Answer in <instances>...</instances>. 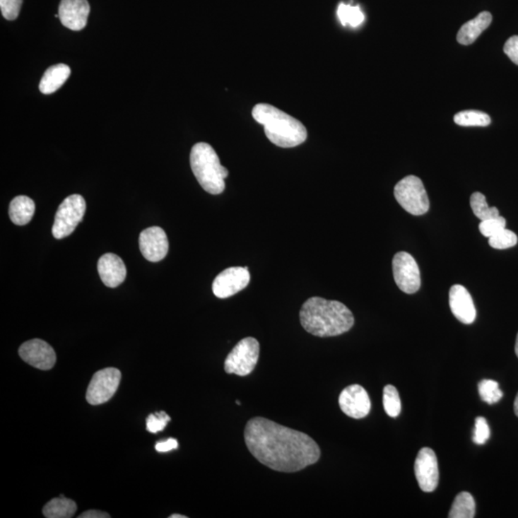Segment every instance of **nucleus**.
Returning a JSON list of instances; mask_svg holds the SVG:
<instances>
[{
  "mask_svg": "<svg viewBox=\"0 0 518 518\" xmlns=\"http://www.w3.org/2000/svg\"><path fill=\"white\" fill-rule=\"evenodd\" d=\"M488 244L491 248L505 249L512 248L517 244V236L512 230L505 229L488 238Z\"/></svg>",
  "mask_w": 518,
  "mask_h": 518,
  "instance_id": "nucleus-28",
  "label": "nucleus"
},
{
  "mask_svg": "<svg viewBox=\"0 0 518 518\" xmlns=\"http://www.w3.org/2000/svg\"><path fill=\"white\" fill-rule=\"evenodd\" d=\"M169 517H170V518H187V517H184V515L177 514H172Z\"/></svg>",
  "mask_w": 518,
  "mask_h": 518,
  "instance_id": "nucleus-37",
  "label": "nucleus"
},
{
  "mask_svg": "<svg viewBox=\"0 0 518 518\" xmlns=\"http://www.w3.org/2000/svg\"><path fill=\"white\" fill-rule=\"evenodd\" d=\"M383 406L389 417L396 418L401 412V401L399 392L393 385H387L383 390Z\"/></svg>",
  "mask_w": 518,
  "mask_h": 518,
  "instance_id": "nucleus-26",
  "label": "nucleus"
},
{
  "mask_svg": "<svg viewBox=\"0 0 518 518\" xmlns=\"http://www.w3.org/2000/svg\"><path fill=\"white\" fill-rule=\"evenodd\" d=\"M122 380V372L115 367L99 370L88 384L87 401L91 405H101L109 401L117 393Z\"/></svg>",
  "mask_w": 518,
  "mask_h": 518,
  "instance_id": "nucleus-8",
  "label": "nucleus"
},
{
  "mask_svg": "<svg viewBox=\"0 0 518 518\" xmlns=\"http://www.w3.org/2000/svg\"><path fill=\"white\" fill-rule=\"evenodd\" d=\"M36 206L28 196H18L10 204L9 216L14 224L24 225L33 218Z\"/></svg>",
  "mask_w": 518,
  "mask_h": 518,
  "instance_id": "nucleus-20",
  "label": "nucleus"
},
{
  "mask_svg": "<svg viewBox=\"0 0 518 518\" xmlns=\"http://www.w3.org/2000/svg\"><path fill=\"white\" fill-rule=\"evenodd\" d=\"M300 324L317 337H334L346 334L354 324L353 312L343 303L312 297L300 311Z\"/></svg>",
  "mask_w": 518,
  "mask_h": 518,
  "instance_id": "nucleus-2",
  "label": "nucleus"
},
{
  "mask_svg": "<svg viewBox=\"0 0 518 518\" xmlns=\"http://www.w3.org/2000/svg\"><path fill=\"white\" fill-rule=\"evenodd\" d=\"M80 518H109L111 515L107 512L96 511V510H90V511L83 512L79 517Z\"/></svg>",
  "mask_w": 518,
  "mask_h": 518,
  "instance_id": "nucleus-35",
  "label": "nucleus"
},
{
  "mask_svg": "<svg viewBox=\"0 0 518 518\" xmlns=\"http://www.w3.org/2000/svg\"><path fill=\"white\" fill-rule=\"evenodd\" d=\"M71 69L64 64L50 66L42 76L40 83V90L44 95H51L57 91L71 76Z\"/></svg>",
  "mask_w": 518,
  "mask_h": 518,
  "instance_id": "nucleus-19",
  "label": "nucleus"
},
{
  "mask_svg": "<svg viewBox=\"0 0 518 518\" xmlns=\"http://www.w3.org/2000/svg\"><path fill=\"white\" fill-rule=\"evenodd\" d=\"M493 21V16L488 12H482L476 18L464 23L460 28L457 35V41L463 45L473 44L483 33L490 25Z\"/></svg>",
  "mask_w": 518,
  "mask_h": 518,
  "instance_id": "nucleus-18",
  "label": "nucleus"
},
{
  "mask_svg": "<svg viewBox=\"0 0 518 518\" xmlns=\"http://www.w3.org/2000/svg\"><path fill=\"white\" fill-rule=\"evenodd\" d=\"M393 273L397 287L404 293L414 294L420 290V268L414 257L408 252H399L394 257Z\"/></svg>",
  "mask_w": 518,
  "mask_h": 518,
  "instance_id": "nucleus-9",
  "label": "nucleus"
},
{
  "mask_svg": "<svg viewBox=\"0 0 518 518\" xmlns=\"http://www.w3.org/2000/svg\"><path fill=\"white\" fill-rule=\"evenodd\" d=\"M139 248L142 256L149 261H160L167 256L169 249L167 235L162 228H148L139 236Z\"/></svg>",
  "mask_w": 518,
  "mask_h": 518,
  "instance_id": "nucleus-14",
  "label": "nucleus"
},
{
  "mask_svg": "<svg viewBox=\"0 0 518 518\" xmlns=\"http://www.w3.org/2000/svg\"><path fill=\"white\" fill-rule=\"evenodd\" d=\"M23 0H0L1 14L7 20H15L20 12Z\"/></svg>",
  "mask_w": 518,
  "mask_h": 518,
  "instance_id": "nucleus-32",
  "label": "nucleus"
},
{
  "mask_svg": "<svg viewBox=\"0 0 518 518\" xmlns=\"http://www.w3.org/2000/svg\"><path fill=\"white\" fill-rule=\"evenodd\" d=\"M394 194L397 203L412 216H423L430 208L428 193L418 177L407 176L397 182Z\"/></svg>",
  "mask_w": 518,
  "mask_h": 518,
  "instance_id": "nucleus-5",
  "label": "nucleus"
},
{
  "mask_svg": "<svg viewBox=\"0 0 518 518\" xmlns=\"http://www.w3.org/2000/svg\"><path fill=\"white\" fill-rule=\"evenodd\" d=\"M176 448H178V442L175 439H172V437L166 440V441L157 442V445H155V450L160 453L168 452V451L176 449Z\"/></svg>",
  "mask_w": 518,
  "mask_h": 518,
  "instance_id": "nucleus-34",
  "label": "nucleus"
},
{
  "mask_svg": "<svg viewBox=\"0 0 518 518\" xmlns=\"http://www.w3.org/2000/svg\"><path fill=\"white\" fill-rule=\"evenodd\" d=\"M415 474L418 485L424 493H432L439 484V466L437 456L431 448L420 450L415 461Z\"/></svg>",
  "mask_w": 518,
  "mask_h": 518,
  "instance_id": "nucleus-11",
  "label": "nucleus"
},
{
  "mask_svg": "<svg viewBox=\"0 0 518 518\" xmlns=\"http://www.w3.org/2000/svg\"><path fill=\"white\" fill-rule=\"evenodd\" d=\"M86 201L81 195L73 194L64 199L56 213L52 235L56 239L68 237L82 221L86 212Z\"/></svg>",
  "mask_w": 518,
  "mask_h": 518,
  "instance_id": "nucleus-7",
  "label": "nucleus"
},
{
  "mask_svg": "<svg viewBox=\"0 0 518 518\" xmlns=\"http://www.w3.org/2000/svg\"><path fill=\"white\" fill-rule=\"evenodd\" d=\"M475 517V501L473 496L466 491L459 493L456 496L451 507L448 517L472 518Z\"/></svg>",
  "mask_w": 518,
  "mask_h": 518,
  "instance_id": "nucleus-22",
  "label": "nucleus"
},
{
  "mask_svg": "<svg viewBox=\"0 0 518 518\" xmlns=\"http://www.w3.org/2000/svg\"><path fill=\"white\" fill-rule=\"evenodd\" d=\"M76 511L77 505L73 500L60 495L45 505L42 514L47 518H69L73 517Z\"/></svg>",
  "mask_w": 518,
  "mask_h": 518,
  "instance_id": "nucleus-21",
  "label": "nucleus"
},
{
  "mask_svg": "<svg viewBox=\"0 0 518 518\" xmlns=\"http://www.w3.org/2000/svg\"><path fill=\"white\" fill-rule=\"evenodd\" d=\"M478 390L482 401L490 405L498 404L503 397V392L499 388L498 382L495 380H482L478 385Z\"/></svg>",
  "mask_w": 518,
  "mask_h": 518,
  "instance_id": "nucleus-27",
  "label": "nucleus"
},
{
  "mask_svg": "<svg viewBox=\"0 0 518 518\" xmlns=\"http://www.w3.org/2000/svg\"><path fill=\"white\" fill-rule=\"evenodd\" d=\"M259 343L256 338H244L236 343L225 358V372L238 377H246L252 374L259 362Z\"/></svg>",
  "mask_w": 518,
  "mask_h": 518,
  "instance_id": "nucleus-6",
  "label": "nucleus"
},
{
  "mask_svg": "<svg viewBox=\"0 0 518 518\" xmlns=\"http://www.w3.org/2000/svg\"><path fill=\"white\" fill-rule=\"evenodd\" d=\"M490 429L485 418L478 417L475 420L473 442L476 445H485L490 439Z\"/></svg>",
  "mask_w": 518,
  "mask_h": 518,
  "instance_id": "nucleus-31",
  "label": "nucleus"
},
{
  "mask_svg": "<svg viewBox=\"0 0 518 518\" xmlns=\"http://www.w3.org/2000/svg\"><path fill=\"white\" fill-rule=\"evenodd\" d=\"M171 420L170 417L165 412H158L155 414H150L146 420L147 431L151 433H158L163 431L166 428L169 421Z\"/></svg>",
  "mask_w": 518,
  "mask_h": 518,
  "instance_id": "nucleus-30",
  "label": "nucleus"
},
{
  "mask_svg": "<svg viewBox=\"0 0 518 518\" xmlns=\"http://www.w3.org/2000/svg\"><path fill=\"white\" fill-rule=\"evenodd\" d=\"M98 273L105 286L115 288L125 281L127 269L117 254H106L99 259Z\"/></svg>",
  "mask_w": 518,
  "mask_h": 518,
  "instance_id": "nucleus-17",
  "label": "nucleus"
},
{
  "mask_svg": "<svg viewBox=\"0 0 518 518\" xmlns=\"http://www.w3.org/2000/svg\"><path fill=\"white\" fill-rule=\"evenodd\" d=\"M252 117L264 126L265 135L276 146L293 148L307 141V131L302 123L272 105H256Z\"/></svg>",
  "mask_w": 518,
  "mask_h": 518,
  "instance_id": "nucleus-3",
  "label": "nucleus"
},
{
  "mask_svg": "<svg viewBox=\"0 0 518 518\" xmlns=\"http://www.w3.org/2000/svg\"><path fill=\"white\" fill-rule=\"evenodd\" d=\"M338 18L343 26L357 28L365 20L364 14L358 6L341 4L337 11Z\"/></svg>",
  "mask_w": 518,
  "mask_h": 518,
  "instance_id": "nucleus-25",
  "label": "nucleus"
},
{
  "mask_svg": "<svg viewBox=\"0 0 518 518\" xmlns=\"http://www.w3.org/2000/svg\"><path fill=\"white\" fill-rule=\"evenodd\" d=\"M449 305L451 312L458 321L466 324L473 323L476 319V310L471 295L460 284L450 288Z\"/></svg>",
  "mask_w": 518,
  "mask_h": 518,
  "instance_id": "nucleus-16",
  "label": "nucleus"
},
{
  "mask_svg": "<svg viewBox=\"0 0 518 518\" xmlns=\"http://www.w3.org/2000/svg\"><path fill=\"white\" fill-rule=\"evenodd\" d=\"M504 52L518 66V36L510 37L504 45Z\"/></svg>",
  "mask_w": 518,
  "mask_h": 518,
  "instance_id": "nucleus-33",
  "label": "nucleus"
},
{
  "mask_svg": "<svg viewBox=\"0 0 518 518\" xmlns=\"http://www.w3.org/2000/svg\"><path fill=\"white\" fill-rule=\"evenodd\" d=\"M18 353L24 362L42 370L52 369L57 360L53 348L41 339H33L23 343Z\"/></svg>",
  "mask_w": 518,
  "mask_h": 518,
  "instance_id": "nucleus-12",
  "label": "nucleus"
},
{
  "mask_svg": "<svg viewBox=\"0 0 518 518\" xmlns=\"http://www.w3.org/2000/svg\"><path fill=\"white\" fill-rule=\"evenodd\" d=\"M244 439L251 454L276 471H302L321 457L320 447L307 434L265 418L249 420Z\"/></svg>",
  "mask_w": 518,
  "mask_h": 518,
  "instance_id": "nucleus-1",
  "label": "nucleus"
},
{
  "mask_svg": "<svg viewBox=\"0 0 518 518\" xmlns=\"http://www.w3.org/2000/svg\"><path fill=\"white\" fill-rule=\"evenodd\" d=\"M507 222L504 217L498 216L495 218L484 220L480 223L479 230L485 237L490 238L500 230L506 228Z\"/></svg>",
  "mask_w": 518,
  "mask_h": 518,
  "instance_id": "nucleus-29",
  "label": "nucleus"
},
{
  "mask_svg": "<svg viewBox=\"0 0 518 518\" xmlns=\"http://www.w3.org/2000/svg\"><path fill=\"white\" fill-rule=\"evenodd\" d=\"M90 7L88 0H61L59 18L66 28L80 31L86 28Z\"/></svg>",
  "mask_w": 518,
  "mask_h": 518,
  "instance_id": "nucleus-15",
  "label": "nucleus"
},
{
  "mask_svg": "<svg viewBox=\"0 0 518 518\" xmlns=\"http://www.w3.org/2000/svg\"><path fill=\"white\" fill-rule=\"evenodd\" d=\"M454 122L457 125L471 127H485L491 123L490 115L480 111H463L454 115Z\"/></svg>",
  "mask_w": 518,
  "mask_h": 518,
  "instance_id": "nucleus-23",
  "label": "nucleus"
},
{
  "mask_svg": "<svg viewBox=\"0 0 518 518\" xmlns=\"http://www.w3.org/2000/svg\"><path fill=\"white\" fill-rule=\"evenodd\" d=\"M190 165L201 187L212 195L221 194L225 190V179L229 171L220 163L218 155L211 145L199 142L190 153Z\"/></svg>",
  "mask_w": 518,
  "mask_h": 518,
  "instance_id": "nucleus-4",
  "label": "nucleus"
},
{
  "mask_svg": "<svg viewBox=\"0 0 518 518\" xmlns=\"http://www.w3.org/2000/svg\"><path fill=\"white\" fill-rule=\"evenodd\" d=\"M514 408L515 415H517L518 417V394H517V397H515Z\"/></svg>",
  "mask_w": 518,
  "mask_h": 518,
  "instance_id": "nucleus-36",
  "label": "nucleus"
},
{
  "mask_svg": "<svg viewBox=\"0 0 518 518\" xmlns=\"http://www.w3.org/2000/svg\"><path fill=\"white\" fill-rule=\"evenodd\" d=\"M471 206L475 216L478 217L481 221L500 216L498 208H495V206L490 208L488 206L485 195L482 193L475 192L471 195Z\"/></svg>",
  "mask_w": 518,
  "mask_h": 518,
  "instance_id": "nucleus-24",
  "label": "nucleus"
},
{
  "mask_svg": "<svg viewBox=\"0 0 518 518\" xmlns=\"http://www.w3.org/2000/svg\"><path fill=\"white\" fill-rule=\"evenodd\" d=\"M515 353H517V355L518 357V334L517 337V342H515Z\"/></svg>",
  "mask_w": 518,
  "mask_h": 518,
  "instance_id": "nucleus-38",
  "label": "nucleus"
},
{
  "mask_svg": "<svg viewBox=\"0 0 518 518\" xmlns=\"http://www.w3.org/2000/svg\"><path fill=\"white\" fill-rule=\"evenodd\" d=\"M339 405L343 414L355 420L367 417L372 407L367 391L357 384L343 389L339 396Z\"/></svg>",
  "mask_w": 518,
  "mask_h": 518,
  "instance_id": "nucleus-13",
  "label": "nucleus"
},
{
  "mask_svg": "<svg viewBox=\"0 0 518 518\" xmlns=\"http://www.w3.org/2000/svg\"><path fill=\"white\" fill-rule=\"evenodd\" d=\"M251 281L248 267L228 268L216 276L212 291L219 299H227L242 291Z\"/></svg>",
  "mask_w": 518,
  "mask_h": 518,
  "instance_id": "nucleus-10",
  "label": "nucleus"
}]
</instances>
